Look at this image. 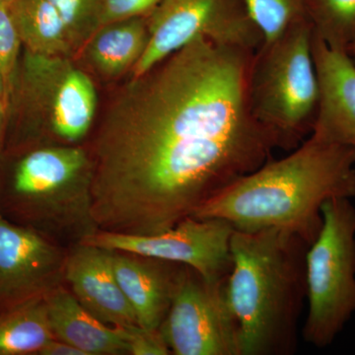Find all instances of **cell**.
Wrapping results in <instances>:
<instances>
[{"label":"cell","instance_id":"6da1fadb","mask_svg":"<svg viewBox=\"0 0 355 355\" xmlns=\"http://www.w3.org/2000/svg\"><path fill=\"white\" fill-rule=\"evenodd\" d=\"M254 51L200 37L132 78L96 140V228L166 232L272 160L277 146L250 105Z\"/></svg>","mask_w":355,"mask_h":355},{"label":"cell","instance_id":"7a4b0ae2","mask_svg":"<svg viewBox=\"0 0 355 355\" xmlns=\"http://www.w3.org/2000/svg\"><path fill=\"white\" fill-rule=\"evenodd\" d=\"M354 197L355 149L310 135L286 157L226 187L191 217L223 219L243 232L279 229L310 246L323 223V203Z\"/></svg>","mask_w":355,"mask_h":355},{"label":"cell","instance_id":"3957f363","mask_svg":"<svg viewBox=\"0 0 355 355\" xmlns=\"http://www.w3.org/2000/svg\"><path fill=\"white\" fill-rule=\"evenodd\" d=\"M308 247L297 236L275 228L233 232L225 289L241 355L293 354L306 297Z\"/></svg>","mask_w":355,"mask_h":355},{"label":"cell","instance_id":"277c9868","mask_svg":"<svg viewBox=\"0 0 355 355\" xmlns=\"http://www.w3.org/2000/svg\"><path fill=\"white\" fill-rule=\"evenodd\" d=\"M313 28L307 17L254 51L249 100L254 118L277 148L293 150L314 128L319 83L313 58Z\"/></svg>","mask_w":355,"mask_h":355},{"label":"cell","instance_id":"5b68a950","mask_svg":"<svg viewBox=\"0 0 355 355\" xmlns=\"http://www.w3.org/2000/svg\"><path fill=\"white\" fill-rule=\"evenodd\" d=\"M321 214L322 227L305 254L303 338L324 349L355 312V207L349 198H331Z\"/></svg>","mask_w":355,"mask_h":355},{"label":"cell","instance_id":"8992f818","mask_svg":"<svg viewBox=\"0 0 355 355\" xmlns=\"http://www.w3.org/2000/svg\"><path fill=\"white\" fill-rule=\"evenodd\" d=\"M146 51L133 67L137 78L193 40L257 51L263 37L243 0H162L149 14Z\"/></svg>","mask_w":355,"mask_h":355},{"label":"cell","instance_id":"52a82bcc","mask_svg":"<svg viewBox=\"0 0 355 355\" xmlns=\"http://www.w3.org/2000/svg\"><path fill=\"white\" fill-rule=\"evenodd\" d=\"M226 279L209 282L183 266L159 331L176 355H241L237 322L226 297Z\"/></svg>","mask_w":355,"mask_h":355},{"label":"cell","instance_id":"ba28073f","mask_svg":"<svg viewBox=\"0 0 355 355\" xmlns=\"http://www.w3.org/2000/svg\"><path fill=\"white\" fill-rule=\"evenodd\" d=\"M14 191L53 223L96 228L91 216V163L83 149L51 147L28 154L16 170Z\"/></svg>","mask_w":355,"mask_h":355},{"label":"cell","instance_id":"9c48e42d","mask_svg":"<svg viewBox=\"0 0 355 355\" xmlns=\"http://www.w3.org/2000/svg\"><path fill=\"white\" fill-rule=\"evenodd\" d=\"M235 229L223 219L189 216L175 227L154 235L94 231L81 243L123 253L188 266L209 282L227 279L232 268L231 237Z\"/></svg>","mask_w":355,"mask_h":355},{"label":"cell","instance_id":"30bf717a","mask_svg":"<svg viewBox=\"0 0 355 355\" xmlns=\"http://www.w3.org/2000/svg\"><path fill=\"white\" fill-rule=\"evenodd\" d=\"M67 258L31 229L0 216V311L44 297L60 287Z\"/></svg>","mask_w":355,"mask_h":355},{"label":"cell","instance_id":"8fae6325","mask_svg":"<svg viewBox=\"0 0 355 355\" xmlns=\"http://www.w3.org/2000/svg\"><path fill=\"white\" fill-rule=\"evenodd\" d=\"M26 77L39 96L51 97L53 130L69 141L83 139L94 119L97 96L94 84L83 71L72 67L64 58L28 53Z\"/></svg>","mask_w":355,"mask_h":355},{"label":"cell","instance_id":"7c38bea8","mask_svg":"<svg viewBox=\"0 0 355 355\" xmlns=\"http://www.w3.org/2000/svg\"><path fill=\"white\" fill-rule=\"evenodd\" d=\"M313 58L319 83V106L311 135L355 149V62L313 34Z\"/></svg>","mask_w":355,"mask_h":355},{"label":"cell","instance_id":"4fadbf2b","mask_svg":"<svg viewBox=\"0 0 355 355\" xmlns=\"http://www.w3.org/2000/svg\"><path fill=\"white\" fill-rule=\"evenodd\" d=\"M64 279L77 301L108 326H139L112 266L111 251L79 242L67 258Z\"/></svg>","mask_w":355,"mask_h":355},{"label":"cell","instance_id":"5bb4252c","mask_svg":"<svg viewBox=\"0 0 355 355\" xmlns=\"http://www.w3.org/2000/svg\"><path fill=\"white\" fill-rule=\"evenodd\" d=\"M111 261L139 326L158 331L171 305L184 265L118 251H111Z\"/></svg>","mask_w":355,"mask_h":355},{"label":"cell","instance_id":"9a60e30c","mask_svg":"<svg viewBox=\"0 0 355 355\" xmlns=\"http://www.w3.org/2000/svg\"><path fill=\"white\" fill-rule=\"evenodd\" d=\"M44 300L51 331L57 340L87 355L130 354V329L102 323L64 287L53 289L44 296Z\"/></svg>","mask_w":355,"mask_h":355},{"label":"cell","instance_id":"2e32d148","mask_svg":"<svg viewBox=\"0 0 355 355\" xmlns=\"http://www.w3.org/2000/svg\"><path fill=\"white\" fill-rule=\"evenodd\" d=\"M147 20L130 18L102 26L87 44L89 60L96 69L116 77L135 67L148 43Z\"/></svg>","mask_w":355,"mask_h":355},{"label":"cell","instance_id":"e0dca14e","mask_svg":"<svg viewBox=\"0 0 355 355\" xmlns=\"http://www.w3.org/2000/svg\"><path fill=\"white\" fill-rule=\"evenodd\" d=\"M10 7L21 43L29 53L67 58L73 51L64 22L49 0H12Z\"/></svg>","mask_w":355,"mask_h":355},{"label":"cell","instance_id":"ac0fdd59","mask_svg":"<svg viewBox=\"0 0 355 355\" xmlns=\"http://www.w3.org/2000/svg\"><path fill=\"white\" fill-rule=\"evenodd\" d=\"M53 338L44 297L0 314V355L40 354Z\"/></svg>","mask_w":355,"mask_h":355},{"label":"cell","instance_id":"d6986e66","mask_svg":"<svg viewBox=\"0 0 355 355\" xmlns=\"http://www.w3.org/2000/svg\"><path fill=\"white\" fill-rule=\"evenodd\" d=\"M306 17L318 38L347 51L355 42V0H306Z\"/></svg>","mask_w":355,"mask_h":355},{"label":"cell","instance_id":"ffe728a7","mask_svg":"<svg viewBox=\"0 0 355 355\" xmlns=\"http://www.w3.org/2000/svg\"><path fill=\"white\" fill-rule=\"evenodd\" d=\"M57 9L74 50L86 46L102 27L105 0H49Z\"/></svg>","mask_w":355,"mask_h":355},{"label":"cell","instance_id":"44dd1931","mask_svg":"<svg viewBox=\"0 0 355 355\" xmlns=\"http://www.w3.org/2000/svg\"><path fill=\"white\" fill-rule=\"evenodd\" d=\"M248 13L263 34V42L270 41L306 17V0H243Z\"/></svg>","mask_w":355,"mask_h":355},{"label":"cell","instance_id":"7402d4cb","mask_svg":"<svg viewBox=\"0 0 355 355\" xmlns=\"http://www.w3.org/2000/svg\"><path fill=\"white\" fill-rule=\"evenodd\" d=\"M21 39L17 26L11 11L10 2H0V69L3 72L6 83H10Z\"/></svg>","mask_w":355,"mask_h":355},{"label":"cell","instance_id":"603a6c76","mask_svg":"<svg viewBox=\"0 0 355 355\" xmlns=\"http://www.w3.org/2000/svg\"><path fill=\"white\" fill-rule=\"evenodd\" d=\"M162 0H105L103 25L149 15Z\"/></svg>","mask_w":355,"mask_h":355},{"label":"cell","instance_id":"cb8c5ba5","mask_svg":"<svg viewBox=\"0 0 355 355\" xmlns=\"http://www.w3.org/2000/svg\"><path fill=\"white\" fill-rule=\"evenodd\" d=\"M130 354L133 355H168L171 354L160 331H147L139 326L130 327Z\"/></svg>","mask_w":355,"mask_h":355},{"label":"cell","instance_id":"d4e9b609","mask_svg":"<svg viewBox=\"0 0 355 355\" xmlns=\"http://www.w3.org/2000/svg\"><path fill=\"white\" fill-rule=\"evenodd\" d=\"M41 355H87L73 345L53 338L40 352Z\"/></svg>","mask_w":355,"mask_h":355},{"label":"cell","instance_id":"484cf974","mask_svg":"<svg viewBox=\"0 0 355 355\" xmlns=\"http://www.w3.org/2000/svg\"><path fill=\"white\" fill-rule=\"evenodd\" d=\"M7 86L6 79L4 77L3 72L0 69V100L3 101L4 96H6V89Z\"/></svg>","mask_w":355,"mask_h":355},{"label":"cell","instance_id":"4316f807","mask_svg":"<svg viewBox=\"0 0 355 355\" xmlns=\"http://www.w3.org/2000/svg\"><path fill=\"white\" fill-rule=\"evenodd\" d=\"M4 119V103L0 100V132H1L2 123Z\"/></svg>","mask_w":355,"mask_h":355},{"label":"cell","instance_id":"83f0119b","mask_svg":"<svg viewBox=\"0 0 355 355\" xmlns=\"http://www.w3.org/2000/svg\"><path fill=\"white\" fill-rule=\"evenodd\" d=\"M347 53H349L352 57H355V42L349 46V50H347Z\"/></svg>","mask_w":355,"mask_h":355},{"label":"cell","instance_id":"f1b7e54d","mask_svg":"<svg viewBox=\"0 0 355 355\" xmlns=\"http://www.w3.org/2000/svg\"><path fill=\"white\" fill-rule=\"evenodd\" d=\"M12 0H0V2H11Z\"/></svg>","mask_w":355,"mask_h":355},{"label":"cell","instance_id":"f546056e","mask_svg":"<svg viewBox=\"0 0 355 355\" xmlns=\"http://www.w3.org/2000/svg\"><path fill=\"white\" fill-rule=\"evenodd\" d=\"M352 58H354V62H355V57H352Z\"/></svg>","mask_w":355,"mask_h":355}]
</instances>
